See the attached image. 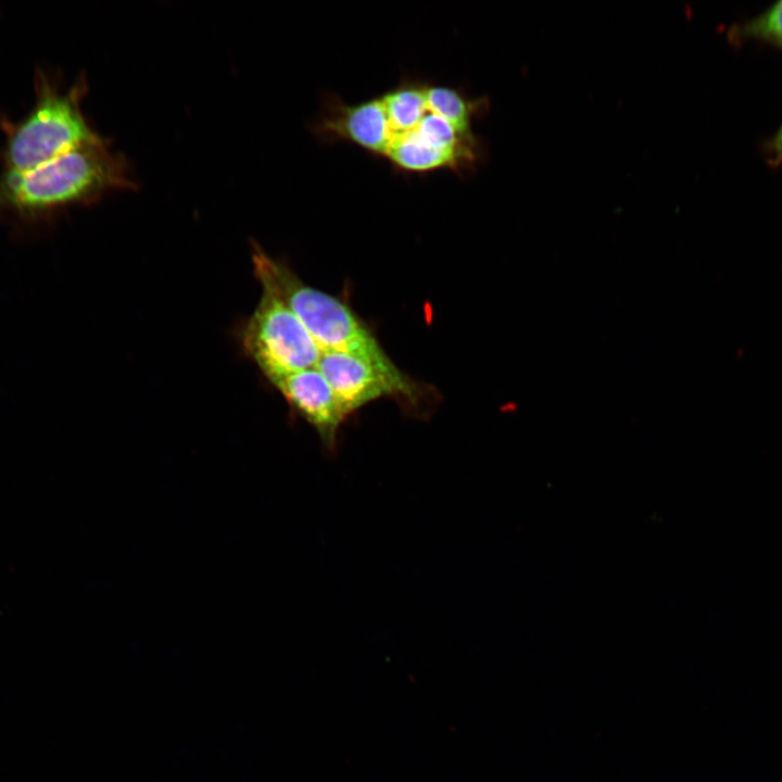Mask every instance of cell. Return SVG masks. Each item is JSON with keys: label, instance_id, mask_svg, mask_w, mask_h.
Wrapping results in <instances>:
<instances>
[{"label": "cell", "instance_id": "1", "mask_svg": "<svg viewBox=\"0 0 782 782\" xmlns=\"http://www.w3.org/2000/svg\"><path fill=\"white\" fill-rule=\"evenodd\" d=\"M489 105L488 97H472L462 86L405 74L357 102L323 96L308 128L319 142L352 144L401 176L450 172L465 178L487 157L475 123Z\"/></svg>", "mask_w": 782, "mask_h": 782}, {"label": "cell", "instance_id": "2", "mask_svg": "<svg viewBox=\"0 0 782 782\" xmlns=\"http://www.w3.org/2000/svg\"><path fill=\"white\" fill-rule=\"evenodd\" d=\"M134 185L124 157L100 138L34 168L5 172L0 177V207L23 214L51 212Z\"/></svg>", "mask_w": 782, "mask_h": 782}, {"label": "cell", "instance_id": "3", "mask_svg": "<svg viewBox=\"0 0 782 782\" xmlns=\"http://www.w3.org/2000/svg\"><path fill=\"white\" fill-rule=\"evenodd\" d=\"M254 269L265 274L302 321L321 352H341L360 357L401 382L413 378L386 353L374 331L340 298L305 283L286 263L253 250Z\"/></svg>", "mask_w": 782, "mask_h": 782}, {"label": "cell", "instance_id": "4", "mask_svg": "<svg viewBox=\"0 0 782 782\" xmlns=\"http://www.w3.org/2000/svg\"><path fill=\"white\" fill-rule=\"evenodd\" d=\"M85 91L84 79L77 80L68 90L60 91L43 74L37 76V99L33 109L17 123H3L5 172L34 168L101 138L80 109Z\"/></svg>", "mask_w": 782, "mask_h": 782}, {"label": "cell", "instance_id": "5", "mask_svg": "<svg viewBox=\"0 0 782 782\" xmlns=\"http://www.w3.org/2000/svg\"><path fill=\"white\" fill-rule=\"evenodd\" d=\"M254 273L262 292L242 329L244 351L272 383L315 367L321 351L270 279L262 272Z\"/></svg>", "mask_w": 782, "mask_h": 782}, {"label": "cell", "instance_id": "6", "mask_svg": "<svg viewBox=\"0 0 782 782\" xmlns=\"http://www.w3.org/2000/svg\"><path fill=\"white\" fill-rule=\"evenodd\" d=\"M316 367L348 416L386 396L416 407L432 393V389L425 383L416 380L398 381L371 363L346 353L321 352Z\"/></svg>", "mask_w": 782, "mask_h": 782}, {"label": "cell", "instance_id": "7", "mask_svg": "<svg viewBox=\"0 0 782 782\" xmlns=\"http://www.w3.org/2000/svg\"><path fill=\"white\" fill-rule=\"evenodd\" d=\"M273 384L290 406L315 428L324 446L333 453L340 427L348 414L317 367L289 374Z\"/></svg>", "mask_w": 782, "mask_h": 782}, {"label": "cell", "instance_id": "8", "mask_svg": "<svg viewBox=\"0 0 782 782\" xmlns=\"http://www.w3.org/2000/svg\"><path fill=\"white\" fill-rule=\"evenodd\" d=\"M727 36L732 45L740 46L755 39L782 50V0L752 17L735 22L729 27Z\"/></svg>", "mask_w": 782, "mask_h": 782}, {"label": "cell", "instance_id": "9", "mask_svg": "<svg viewBox=\"0 0 782 782\" xmlns=\"http://www.w3.org/2000/svg\"><path fill=\"white\" fill-rule=\"evenodd\" d=\"M764 151L770 166L782 164V122L775 133L764 142Z\"/></svg>", "mask_w": 782, "mask_h": 782}]
</instances>
